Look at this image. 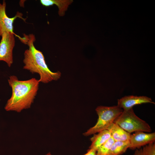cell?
<instances>
[{
	"label": "cell",
	"mask_w": 155,
	"mask_h": 155,
	"mask_svg": "<svg viewBox=\"0 0 155 155\" xmlns=\"http://www.w3.org/2000/svg\"><path fill=\"white\" fill-rule=\"evenodd\" d=\"M24 35L21 41L28 45V49L24 53L23 68L30 71L32 73H37L40 76V82L47 83L53 80H57L61 76L59 71L53 72L48 68L46 63L42 52L36 49L34 45L36 40L33 34Z\"/></svg>",
	"instance_id": "cell-2"
},
{
	"label": "cell",
	"mask_w": 155,
	"mask_h": 155,
	"mask_svg": "<svg viewBox=\"0 0 155 155\" xmlns=\"http://www.w3.org/2000/svg\"><path fill=\"white\" fill-rule=\"evenodd\" d=\"M8 81L12 93L5 106V110L20 112L30 108L38 90L39 80L32 78L20 80L16 76L12 75L9 77Z\"/></svg>",
	"instance_id": "cell-1"
},
{
	"label": "cell",
	"mask_w": 155,
	"mask_h": 155,
	"mask_svg": "<svg viewBox=\"0 0 155 155\" xmlns=\"http://www.w3.org/2000/svg\"><path fill=\"white\" fill-rule=\"evenodd\" d=\"M94 134L90 138L92 143L89 149H93L96 151L111 137L110 133L107 130L102 131L97 134Z\"/></svg>",
	"instance_id": "cell-11"
},
{
	"label": "cell",
	"mask_w": 155,
	"mask_h": 155,
	"mask_svg": "<svg viewBox=\"0 0 155 155\" xmlns=\"http://www.w3.org/2000/svg\"><path fill=\"white\" fill-rule=\"evenodd\" d=\"M84 155H96V151L93 149H89L87 152Z\"/></svg>",
	"instance_id": "cell-15"
},
{
	"label": "cell",
	"mask_w": 155,
	"mask_h": 155,
	"mask_svg": "<svg viewBox=\"0 0 155 155\" xmlns=\"http://www.w3.org/2000/svg\"><path fill=\"white\" fill-rule=\"evenodd\" d=\"M45 155H52L51 154L50 152H49Z\"/></svg>",
	"instance_id": "cell-16"
},
{
	"label": "cell",
	"mask_w": 155,
	"mask_h": 155,
	"mask_svg": "<svg viewBox=\"0 0 155 155\" xmlns=\"http://www.w3.org/2000/svg\"><path fill=\"white\" fill-rule=\"evenodd\" d=\"M96 111L98 116L97 122L94 126L84 133L85 136H88L107 130L123 110L117 105L111 106H100L96 108Z\"/></svg>",
	"instance_id": "cell-3"
},
{
	"label": "cell",
	"mask_w": 155,
	"mask_h": 155,
	"mask_svg": "<svg viewBox=\"0 0 155 155\" xmlns=\"http://www.w3.org/2000/svg\"><path fill=\"white\" fill-rule=\"evenodd\" d=\"M127 132L131 134L138 131L151 133V127L146 121L135 113L133 108L123 111L114 122Z\"/></svg>",
	"instance_id": "cell-4"
},
{
	"label": "cell",
	"mask_w": 155,
	"mask_h": 155,
	"mask_svg": "<svg viewBox=\"0 0 155 155\" xmlns=\"http://www.w3.org/2000/svg\"><path fill=\"white\" fill-rule=\"evenodd\" d=\"M73 2L72 0H40V2L43 6L48 7L54 5H57L58 9V14L59 16H63L65 14L69 6Z\"/></svg>",
	"instance_id": "cell-10"
},
{
	"label": "cell",
	"mask_w": 155,
	"mask_h": 155,
	"mask_svg": "<svg viewBox=\"0 0 155 155\" xmlns=\"http://www.w3.org/2000/svg\"><path fill=\"white\" fill-rule=\"evenodd\" d=\"M155 141V133L138 131L131 134L129 148L133 150L140 148Z\"/></svg>",
	"instance_id": "cell-7"
},
{
	"label": "cell",
	"mask_w": 155,
	"mask_h": 155,
	"mask_svg": "<svg viewBox=\"0 0 155 155\" xmlns=\"http://www.w3.org/2000/svg\"><path fill=\"white\" fill-rule=\"evenodd\" d=\"M115 141L111 137L100 146L96 150V155H107Z\"/></svg>",
	"instance_id": "cell-14"
},
{
	"label": "cell",
	"mask_w": 155,
	"mask_h": 155,
	"mask_svg": "<svg viewBox=\"0 0 155 155\" xmlns=\"http://www.w3.org/2000/svg\"><path fill=\"white\" fill-rule=\"evenodd\" d=\"M129 140L115 141L107 155H121L129 148Z\"/></svg>",
	"instance_id": "cell-12"
},
{
	"label": "cell",
	"mask_w": 155,
	"mask_h": 155,
	"mask_svg": "<svg viewBox=\"0 0 155 155\" xmlns=\"http://www.w3.org/2000/svg\"><path fill=\"white\" fill-rule=\"evenodd\" d=\"M155 104L151 98L145 96L130 95L125 96L118 99L117 106L123 111L128 110L136 105L143 103Z\"/></svg>",
	"instance_id": "cell-8"
},
{
	"label": "cell",
	"mask_w": 155,
	"mask_h": 155,
	"mask_svg": "<svg viewBox=\"0 0 155 155\" xmlns=\"http://www.w3.org/2000/svg\"><path fill=\"white\" fill-rule=\"evenodd\" d=\"M14 34L5 32L1 37L0 42V61H5L10 67L13 62V52L15 46Z\"/></svg>",
	"instance_id": "cell-5"
},
{
	"label": "cell",
	"mask_w": 155,
	"mask_h": 155,
	"mask_svg": "<svg viewBox=\"0 0 155 155\" xmlns=\"http://www.w3.org/2000/svg\"><path fill=\"white\" fill-rule=\"evenodd\" d=\"M133 155H155V142L135 150Z\"/></svg>",
	"instance_id": "cell-13"
},
{
	"label": "cell",
	"mask_w": 155,
	"mask_h": 155,
	"mask_svg": "<svg viewBox=\"0 0 155 155\" xmlns=\"http://www.w3.org/2000/svg\"><path fill=\"white\" fill-rule=\"evenodd\" d=\"M6 1L3 0L2 3H0V37L5 32L15 34L13 31V23L17 18H21L24 21L25 20L22 17V13L18 11L13 17H8L6 13Z\"/></svg>",
	"instance_id": "cell-6"
},
{
	"label": "cell",
	"mask_w": 155,
	"mask_h": 155,
	"mask_svg": "<svg viewBox=\"0 0 155 155\" xmlns=\"http://www.w3.org/2000/svg\"><path fill=\"white\" fill-rule=\"evenodd\" d=\"M107 130L109 131L111 137L115 141H125L129 140L131 134L114 122L112 123Z\"/></svg>",
	"instance_id": "cell-9"
}]
</instances>
